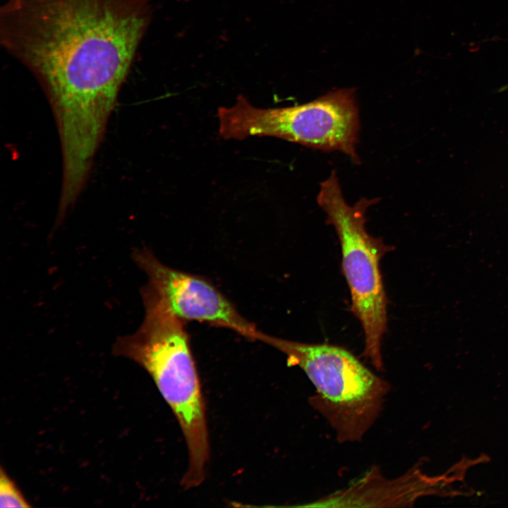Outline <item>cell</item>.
Listing matches in <instances>:
<instances>
[{
    "label": "cell",
    "instance_id": "cell-8",
    "mask_svg": "<svg viewBox=\"0 0 508 508\" xmlns=\"http://www.w3.org/2000/svg\"><path fill=\"white\" fill-rule=\"evenodd\" d=\"M0 507H31L17 485L8 476L2 466L0 471Z\"/></svg>",
    "mask_w": 508,
    "mask_h": 508
},
{
    "label": "cell",
    "instance_id": "cell-6",
    "mask_svg": "<svg viewBox=\"0 0 508 508\" xmlns=\"http://www.w3.org/2000/svg\"><path fill=\"white\" fill-rule=\"evenodd\" d=\"M134 259L148 276L147 289L174 315L234 331L258 341L262 333L206 279L167 266L149 250H137Z\"/></svg>",
    "mask_w": 508,
    "mask_h": 508
},
{
    "label": "cell",
    "instance_id": "cell-5",
    "mask_svg": "<svg viewBox=\"0 0 508 508\" xmlns=\"http://www.w3.org/2000/svg\"><path fill=\"white\" fill-rule=\"evenodd\" d=\"M217 116L223 139L275 137L322 152L339 151L361 164L354 88L332 90L302 104L269 109L254 107L240 95L232 107H219Z\"/></svg>",
    "mask_w": 508,
    "mask_h": 508
},
{
    "label": "cell",
    "instance_id": "cell-7",
    "mask_svg": "<svg viewBox=\"0 0 508 508\" xmlns=\"http://www.w3.org/2000/svg\"><path fill=\"white\" fill-rule=\"evenodd\" d=\"M427 479L414 471L386 479L370 471L346 488L320 498L306 507H404L423 492Z\"/></svg>",
    "mask_w": 508,
    "mask_h": 508
},
{
    "label": "cell",
    "instance_id": "cell-2",
    "mask_svg": "<svg viewBox=\"0 0 508 508\" xmlns=\"http://www.w3.org/2000/svg\"><path fill=\"white\" fill-rule=\"evenodd\" d=\"M145 315L133 334L118 339L114 351L143 367L152 377L174 413L188 451L185 489L205 479L210 445L205 405L184 322L150 292L143 289Z\"/></svg>",
    "mask_w": 508,
    "mask_h": 508
},
{
    "label": "cell",
    "instance_id": "cell-4",
    "mask_svg": "<svg viewBox=\"0 0 508 508\" xmlns=\"http://www.w3.org/2000/svg\"><path fill=\"white\" fill-rule=\"evenodd\" d=\"M380 200L360 198L349 205L344 198L336 170L320 183L317 202L327 223L337 234L342 271L349 288L351 310L361 322L365 337L363 356L377 370L382 368L381 345L387 330V297L380 260L391 250L381 238L365 228L368 208Z\"/></svg>",
    "mask_w": 508,
    "mask_h": 508
},
{
    "label": "cell",
    "instance_id": "cell-1",
    "mask_svg": "<svg viewBox=\"0 0 508 508\" xmlns=\"http://www.w3.org/2000/svg\"><path fill=\"white\" fill-rule=\"evenodd\" d=\"M152 0H6L0 42L37 79L56 120L64 164H92L152 19Z\"/></svg>",
    "mask_w": 508,
    "mask_h": 508
},
{
    "label": "cell",
    "instance_id": "cell-3",
    "mask_svg": "<svg viewBox=\"0 0 508 508\" xmlns=\"http://www.w3.org/2000/svg\"><path fill=\"white\" fill-rule=\"evenodd\" d=\"M298 366L315 388L310 404L327 420L340 442L360 441L382 409L389 384L346 349L286 340L262 332L259 340Z\"/></svg>",
    "mask_w": 508,
    "mask_h": 508
},
{
    "label": "cell",
    "instance_id": "cell-9",
    "mask_svg": "<svg viewBox=\"0 0 508 508\" xmlns=\"http://www.w3.org/2000/svg\"><path fill=\"white\" fill-rule=\"evenodd\" d=\"M506 90H508V83L506 84V85H504L503 87H502L499 90L500 92H503V91H506Z\"/></svg>",
    "mask_w": 508,
    "mask_h": 508
}]
</instances>
